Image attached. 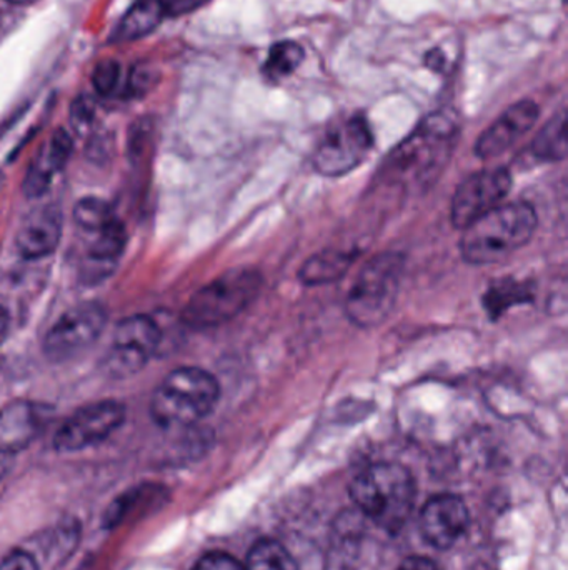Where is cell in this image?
I'll return each instance as SVG.
<instances>
[{"mask_svg":"<svg viewBox=\"0 0 568 570\" xmlns=\"http://www.w3.org/2000/svg\"><path fill=\"white\" fill-rule=\"evenodd\" d=\"M459 129L452 114H430L390 153L380 169V180L402 193L430 186L449 163Z\"/></svg>","mask_w":568,"mask_h":570,"instance_id":"1","label":"cell"},{"mask_svg":"<svg viewBox=\"0 0 568 570\" xmlns=\"http://www.w3.org/2000/svg\"><path fill=\"white\" fill-rule=\"evenodd\" d=\"M539 226V217L530 204L497 206L462 230L460 254L474 266H490L522 249Z\"/></svg>","mask_w":568,"mask_h":570,"instance_id":"2","label":"cell"},{"mask_svg":"<svg viewBox=\"0 0 568 570\" xmlns=\"http://www.w3.org/2000/svg\"><path fill=\"white\" fill-rule=\"evenodd\" d=\"M417 488L409 469L396 462L369 465L350 484L357 508L382 531H402L416 504Z\"/></svg>","mask_w":568,"mask_h":570,"instance_id":"3","label":"cell"},{"mask_svg":"<svg viewBox=\"0 0 568 570\" xmlns=\"http://www.w3.org/2000/svg\"><path fill=\"white\" fill-rule=\"evenodd\" d=\"M219 399V381L209 371L179 367L153 391L150 414L166 429L193 428L216 409Z\"/></svg>","mask_w":568,"mask_h":570,"instance_id":"4","label":"cell"},{"mask_svg":"<svg viewBox=\"0 0 568 570\" xmlns=\"http://www.w3.org/2000/svg\"><path fill=\"white\" fill-rule=\"evenodd\" d=\"M262 284V274L252 267L229 271L199 288L187 302L180 317L192 328L226 324L259 297Z\"/></svg>","mask_w":568,"mask_h":570,"instance_id":"5","label":"cell"},{"mask_svg":"<svg viewBox=\"0 0 568 570\" xmlns=\"http://www.w3.org/2000/svg\"><path fill=\"white\" fill-rule=\"evenodd\" d=\"M406 271V257L383 253L370 259L347 294L346 314L359 327H377L396 307Z\"/></svg>","mask_w":568,"mask_h":570,"instance_id":"6","label":"cell"},{"mask_svg":"<svg viewBox=\"0 0 568 570\" xmlns=\"http://www.w3.org/2000/svg\"><path fill=\"white\" fill-rule=\"evenodd\" d=\"M373 149V134L363 116L343 117L327 129L313 154V169L323 177L352 173Z\"/></svg>","mask_w":568,"mask_h":570,"instance_id":"7","label":"cell"},{"mask_svg":"<svg viewBox=\"0 0 568 570\" xmlns=\"http://www.w3.org/2000/svg\"><path fill=\"white\" fill-rule=\"evenodd\" d=\"M162 331L146 314L130 315L117 324L112 347L103 358V368L110 377L126 379L146 367L159 351Z\"/></svg>","mask_w":568,"mask_h":570,"instance_id":"8","label":"cell"},{"mask_svg":"<svg viewBox=\"0 0 568 570\" xmlns=\"http://www.w3.org/2000/svg\"><path fill=\"white\" fill-rule=\"evenodd\" d=\"M107 311L97 302L76 305L63 312L43 338V352L53 362L67 361L89 348L102 334Z\"/></svg>","mask_w":568,"mask_h":570,"instance_id":"9","label":"cell"},{"mask_svg":"<svg viewBox=\"0 0 568 570\" xmlns=\"http://www.w3.org/2000/svg\"><path fill=\"white\" fill-rule=\"evenodd\" d=\"M126 421V405L119 401H100L73 412L56 432L53 448L77 452L106 441Z\"/></svg>","mask_w":568,"mask_h":570,"instance_id":"10","label":"cell"},{"mask_svg":"<svg viewBox=\"0 0 568 570\" xmlns=\"http://www.w3.org/2000/svg\"><path fill=\"white\" fill-rule=\"evenodd\" d=\"M512 187V176L502 167L484 169L467 177L454 194L450 219L454 227L464 230L474 220L502 204Z\"/></svg>","mask_w":568,"mask_h":570,"instance_id":"11","label":"cell"},{"mask_svg":"<svg viewBox=\"0 0 568 570\" xmlns=\"http://www.w3.org/2000/svg\"><path fill=\"white\" fill-rule=\"evenodd\" d=\"M469 509L457 495L442 494L427 501L420 514V534L432 548H454L469 529Z\"/></svg>","mask_w":568,"mask_h":570,"instance_id":"12","label":"cell"},{"mask_svg":"<svg viewBox=\"0 0 568 570\" xmlns=\"http://www.w3.org/2000/svg\"><path fill=\"white\" fill-rule=\"evenodd\" d=\"M539 116V106L534 100L514 104L479 137L474 153L484 160L502 156L536 126Z\"/></svg>","mask_w":568,"mask_h":570,"instance_id":"13","label":"cell"},{"mask_svg":"<svg viewBox=\"0 0 568 570\" xmlns=\"http://www.w3.org/2000/svg\"><path fill=\"white\" fill-rule=\"evenodd\" d=\"M62 239V213L53 204L36 207L20 224L16 236L17 253L37 261L56 253Z\"/></svg>","mask_w":568,"mask_h":570,"instance_id":"14","label":"cell"},{"mask_svg":"<svg viewBox=\"0 0 568 570\" xmlns=\"http://www.w3.org/2000/svg\"><path fill=\"white\" fill-rule=\"evenodd\" d=\"M46 424V409L30 401L0 409V452L12 455L29 448Z\"/></svg>","mask_w":568,"mask_h":570,"instance_id":"15","label":"cell"},{"mask_svg":"<svg viewBox=\"0 0 568 570\" xmlns=\"http://www.w3.org/2000/svg\"><path fill=\"white\" fill-rule=\"evenodd\" d=\"M73 142L66 129L53 130L52 136L47 142L40 147L36 159L30 164L27 170L26 179H23V193L30 199L46 194L52 184L53 177L60 173L69 163L70 154H72Z\"/></svg>","mask_w":568,"mask_h":570,"instance_id":"16","label":"cell"},{"mask_svg":"<svg viewBox=\"0 0 568 570\" xmlns=\"http://www.w3.org/2000/svg\"><path fill=\"white\" fill-rule=\"evenodd\" d=\"M356 259L357 250L353 249L330 247V249L320 250L300 267V283L309 287L337 283L346 276Z\"/></svg>","mask_w":568,"mask_h":570,"instance_id":"17","label":"cell"},{"mask_svg":"<svg viewBox=\"0 0 568 570\" xmlns=\"http://www.w3.org/2000/svg\"><path fill=\"white\" fill-rule=\"evenodd\" d=\"M93 234L96 239L89 247L87 261H89L90 271L96 273L93 279L97 281L99 274L109 273L110 266L122 256L127 246V233L123 224L116 217L112 223Z\"/></svg>","mask_w":568,"mask_h":570,"instance_id":"18","label":"cell"},{"mask_svg":"<svg viewBox=\"0 0 568 570\" xmlns=\"http://www.w3.org/2000/svg\"><path fill=\"white\" fill-rule=\"evenodd\" d=\"M166 19L157 0H137L120 19L113 30L112 39L117 42H132L152 33Z\"/></svg>","mask_w":568,"mask_h":570,"instance_id":"19","label":"cell"},{"mask_svg":"<svg viewBox=\"0 0 568 570\" xmlns=\"http://www.w3.org/2000/svg\"><path fill=\"white\" fill-rule=\"evenodd\" d=\"M306 52L302 46L296 40H280L273 43L269 50L266 63L262 67L263 77L270 82H280L286 77L292 76L300 63H302Z\"/></svg>","mask_w":568,"mask_h":570,"instance_id":"20","label":"cell"},{"mask_svg":"<svg viewBox=\"0 0 568 570\" xmlns=\"http://www.w3.org/2000/svg\"><path fill=\"white\" fill-rule=\"evenodd\" d=\"M567 116L566 112L557 114L540 130L532 144V154L547 163H559L567 156Z\"/></svg>","mask_w":568,"mask_h":570,"instance_id":"21","label":"cell"},{"mask_svg":"<svg viewBox=\"0 0 568 570\" xmlns=\"http://www.w3.org/2000/svg\"><path fill=\"white\" fill-rule=\"evenodd\" d=\"M243 566L246 570H299L290 552L272 539L256 542Z\"/></svg>","mask_w":568,"mask_h":570,"instance_id":"22","label":"cell"},{"mask_svg":"<svg viewBox=\"0 0 568 570\" xmlns=\"http://www.w3.org/2000/svg\"><path fill=\"white\" fill-rule=\"evenodd\" d=\"M113 219H116V216H113L112 207L99 197H86L73 207V220H76L77 226L82 227L83 230H89V233L103 229Z\"/></svg>","mask_w":568,"mask_h":570,"instance_id":"23","label":"cell"},{"mask_svg":"<svg viewBox=\"0 0 568 570\" xmlns=\"http://www.w3.org/2000/svg\"><path fill=\"white\" fill-rule=\"evenodd\" d=\"M530 297L529 288L522 284H510L502 285L492 288L489 294L486 295L487 311L490 314L496 312L506 311L509 305L517 304L519 301H527Z\"/></svg>","mask_w":568,"mask_h":570,"instance_id":"24","label":"cell"},{"mask_svg":"<svg viewBox=\"0 0 568 570\" xmlns=\"http://www.w3.org/2000/svg\"><path fill=\"white\" fill-rule=\"evenodd\" d=\"M120 63L113 59H106L97 63L92 73V86L100 96H112L120 82Z\"/></svg>","mask_w":568,"mask_h":570,"instance_id":"25","label":"cell"},{"mask_svg":"<svg viewBox=\"0 0 568 570\" xmlns=\"http://www.w3.org/2000/svg\"><path fill=\"white\" fill-rule=\"evenodd\" d=\"M156 83V76L149 67L136 66L130 70L129 79H127L126 96L139 97L149 92Z\"/></svg>","mask_w":568,"mask_h":570,"instance_id":"26","label":"cell"},{"mask_svg":"<svg viewBox=\"0 0 568 570\" xmlns=\"http://www.w3.org/2000/svg\"><path fill=\"white\" fill-rule=\"evenodd\" d=\"M192 570H246V566L226 552H210L199 559Z\"/></svg>","mask_w":568,"mask_h":570,"instance_id":"27","label":"cell"},{"mask_svg":"<svg viewBox=\"0 0 568 570\" xmlns=\"http://www.w3.org/2000/svg\"><path fill=\"white\" fill-rule=\"evenodd\" d=\"M96 116V104L89 96L77 97L76 102L72 104V112H70V120L77 130H82L83 127L89 126Z\"/></svg>","mask_w":568,"mask_h":570,"instance_id":"28","label":"cell"},{"mask_svg":"<svg viewBox=\"0 0 568 570\" xmlns=\"http://www.w3.org/2000/svg\"><path fill=\"white\" fill-rule=\"evenodd\" d=\"M166 17H180L196 12L210 0H157Z\"/></svg>","mask_w":568,"mask_h":570,"instance_id":"29","label":"cell"},{"mask_svg":"<svg viewBox=\"0 0 568 570\" xmlns=\"http://www.w3.org/2000/svg\"><path fill=\"white\" fill-rule=\"evenodd\" d=\"M0 570H40L39 562L27 551H13L0 562Z\"/></svg>","mask_w":568,"mask_h":570,"instance_id":"30","label":"cell"},{"mask_svg":"<svg viewBox=\"0 0 568 570\" xmlns=\"http://www.w3.org/2000/svg\"><path fill=\"white\" fill-rule=\"evenodd\" d=\"M397 570H439V568L430 559L412 556V558L406 559Z\"/></svg>","mask_w":568,"mask_h":570,"instance_id":"31","label":"cell"},{"mask_svg":"<svg viewBox=\"0 0 568 570\" xmlns=\"http://www.w3.org/2000/svg\"><path fill=\"white\" fill-rule=\"evenodd\" d=\"M10 327H12V317H10L9 311L0 305V345L9 337Z\"/></svg>","mask_w":568,"mask_h":570,"instance_id":"32","label":"cell"},{"mask_svg":"<svg viewBox=\"0 0 568 570\" xmlns=\"http://www.w3.org/2000/svg\"><path fill=\"white\" fill-rule=\"evenodd\" d=\"M426 63L430 69L440 72V70L444 69V66H446V57H444V53L440 52V50H430V52L427 53Z\"/></svg>","mask_w":568,"mask_h":570,"instance_id":"33","label":"cell"},{"mask_svg":"<svg viewBox=\"0 0 568 570\" xmlns=\"http://www.w3.org/2000/svg\"><path fill=\"white\" fill-rule=\"evenodd\" d=\"M10 465H12V455L2 454V452H0V481L6 478Z\"/></svg>","mask_w":568,"mask_h":570,"instance_id":"34","label":"cell"},{"mask_svg":"<svg viewBox=\"0 0 568 570\" xmlns=\"http://www.w3.org/2000/svg\"><path fill=\"white\" fill-rule=\"evenodd\" d=\"M7 2L13 3V6H29V3H36L39 0H7Z\"/></svg>","mask_w":568,"mask_h":570,"instance_id":"35","label":"cell"}]
</instances>
